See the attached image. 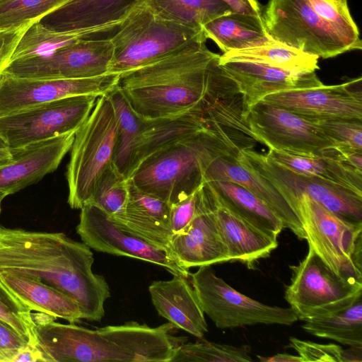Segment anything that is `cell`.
<instances>
[{"label": "cell", "mask_w": 362, "mask_h": 362, "mask_svg": "<svg viewBox=\"0 0 362 362\" xmlns=\"http://www.w3.org/2000/svg\"><path fill=\"white\" fill-rule=\"evenodd\" d=\"M93 253L63 233L0 226V272L38 280L74 300L83 319L100 322L110 297L105 279L92 270Z\"/></svg>", "instance_id": "1"}, {"label": "cell", "mask_w": 362, "mask_h": 362, "mask_svg": "<svg viewBox=\"0 0 362 362\" xmlns=\"http://www.w3.org/2000/svg\"><path fill=\"white\" fill-rule=\"evenodd\" d=\"M175 329L130 321L90 329L54 320L35 325V349L41 362H171L187 339Z\"/></svg>", "instance_id": "2"}, {"label": "cell", "mask_w": 362, "mask_h": 362, "mask_svg": "<svg viewBox=\"0 0 362 362\" xmlns=\"http://www.w3.org/2000/svg\"><path fill=\"white\" fill-rule=\"evenodd\" d=\"M219 55L206 43L193 45L119 74L116 86L141 119L176 116L199 106Z\"/></svg>", "instance_id": "3"}, {"label": "cell", "mask_w": 362, "mask_h": 362, "mask_svg": "<svg viewBox=\"0 0 362 362\" xmlns=\"http://www.w3.org/2000/svg\"><path fill=\"white\" fill-rule=\"evenodd\" d=\"M228 153L238 156L204 131L151 156L129 179L140 190L172 205L201 187L204 169L212 158Z\"/></svg>", "instance_id": "4"}, {"label": "cell", "mask_w": 362, "mask_h": 362, "mask_svg": "<svg viewBox=\"0 0 362 362\" xmlns=\"http://www.w3.org/2000/svg\"><path fill=\"white\" fill-rule=\"evenodd\" d=\"M110 39L113 55L108 73L118 74L206 41L202 28L165 18L146 2L122 21Z\"/></svg>", "instance_id": "5"}, {"label": "cell", "mask_w": 362, "mask_h": 362, "mask_svg": "<svg viewBox=\"0 0 362 362\" xmlns=\"http://www.w3.org/2000/svg\"><path fill=\"white\" fill-rule=\"evenodd\" d=\"M116 134L112 103L107 94L99 96L70 149L66 180L71 208L81 209L90 202L100 178L113 165Z\"/></svg>", "instance_id": "6"}, {"label": "cell", "mask_w": 362, "mask_h": 362, "mask_svg": "<svg viewBox=\"0 0 362 362\" xmlns=\"http://www.w3.org/2000/svg\"><path fill=\"white\" fill-rule=\"evenodd\" d=\"M308 247L336 274L362 281V223L344 220L306 194L291 199Z\"/></svg>", "instance_id": "7"}, {"label": "cell", "mask_w": 362, "mask_h": 362, "mask_svg": "<svg viewBox=\"0 0 362 362\" xmlns=\"http://www.w3.org/2000/svg\"><path fill=\"white\" fill-rule=\"evenodd\" d=\"M289 268L292 275L284 298L300 320L339 311L362 298L361 281L336 274L310 247Z\"/></svg>", "instance_id": "8"}, {"label": "cell", "mask_w": 362, "mask_h": 362, "mask_svg": "<svg viewBox=\"0 0 362 362\" xmlns=\"http://www.w3.org/2000/svg\"><path fill=\"white\" fill-rule=\"evenodd\" d=\"M201 307L219 329L258 324L291 325L298 320L291 308L264 304L237 291L217 276L211 265L189 273Z\"/></svg>", "instance_id": "9"}, {"label": "cell", "mask_w": 362, "mask_h": 362, "mask_svg": "<svg viewBox=\"0 0 362 362\" xmlns=\"http://www.w3.org/2000/svg\"><path fill=\"white\" fill-rule=\"evenodd\" d=\"M262 19L272 39L323 59L354 50L307 0H269Z\"/></svg>", "instance_id": "10"}, {"label": "cell", "mask_w": 362, "mask_h": 362, "mask_svg": "<svg viewBox=\"0 0 362 362\" xmlns=\"http://www.w3.org/2000/svg\"><path fill=\"white\" fill-rule=\"evenodd\" d=\"M237 160L270 181L288 204L291 199L306 194L339 217L362 223V194L317 177L293 172L253 149L240 152Z\"/></svg>", "instance_id": "11"}, {"label": "cell", "mask_w": 362, "mask_h": 362, "mask_svg": "<svg viewBox=\"0 0 362 362\" xmlns=\"http://www.w3.org/2000/svg\"><path fill=\"white\" fill-rule=\"evenodd\" d=\"M96 95L66 97L0 117V136L14 148L76 132L92 112Z\"/></svg>", "instance_id": "12"}, {"label": "cell", "mask_w": 362, "mask_h": 362, "mask_svg": "<svg viewBox=\"0 0 362 362\" xmlns=\"http://www.w3.org/2000/svg\"><path fill=\"white\" fill-rule=\"evenodd\" d=\"M220 57V55H219ZM211 64L200 107L205 131L237 154L253 149L258 142L247 120L248 108L235 82L219 64Z\"/></svg>", "instance_id": "13"}, {"label": "cell", "mask_w": 362, "mask_h": 362, "mask_svg": "<svg viewBox=\"0 0 362 362\" xmlns=\"http://www.w3.org/2000/svg\"><path fill=\"white\" fill-rule=\"evenodd\" d=\"M112 55L110 37L82 38L47 55L12 60L1 73L43 79L92 78L109 74Z\"/></svg>", "instance_id": "14"}, {"label": "cell", "mask_w": 362, "mask_h": 362, "mask_svg": "<svg viewBox=\"0 0 362 362\" xmlns=\"http://www.w3.org/2000/svg\"><path fill=\"white\" fill-rule=\"evenodd\" d=\"M76 233L83 243L95 251L151 262L173 275L189 276V270L168 250L122 228L111 216L93 204H86L81 209Z\"/></svg>", "instance_id": "15"}, {"label": "cell", "mask_w": 362, "mask_h": 362, "mask_svg": "<svg viewBox=\"0 0 362 362\" xmlns=\"http://www.w3.org/2000/svg\"><path fill=\"white\" fill-rule=\"evenodd\" d=\"M256 140L269 150L325 156L334 144L310 119L259 101L247 113Z\"/></svg>", "instance_id": "16"}, {"label": "cell", "mask_w": 362, "mask_h": 362, "mask_svg": "<svg viewBox=\"0 0 362 362\" xmlns=\"http://www.w3.org/2000/svg\"><path fill=\"white\" fill-rule=\"evenodd\" d=\"M118 74L74 79H43L0 74V117L63 98L107 94L117 86Z\"/></svg>", "instance_id": "17"}, {"label": "cell", "mask_w": 362, "mask_h": 362, "mask_svg": "<svg viewBox=\"0 0 362 362\" xmlns=\"http://www.w3.org/2000/svg\"><path fill=\"white\" fill-rule=\"evenodd\" d=\"M361 85V77H358L341 84L280 91L269 94L260 101L305 119L362 120Z\"/></svg>", "instance_id": "18"}, {"label": "cell", "mask_w": 362, "mask_h": 362, "mask_svg": "<svg viewBox=\"0 0 362 362\" xmlns=\"http://www.w3.org/2000/svg\"><path fill=\"white\" fill-rule=\"evenodd\" d=\"M146 0H68L42 17L45 27L61 33H108Z\"/></svg>", "instance_id": "19"}, {"label": "cell", "mask_w": 362, "mask_h": 362, "mask_svg": "<svg viewBox=\"0 0 362 362\" xmlns=\"http://www.w3.org/2000/svg\"><path fill=\"white\" fill-rule=\"evenodd\" d=\"M75 133L9 148L10 161L0 166V191L16 193L54 172L70 151Z\"/></svg>", "instance_id": "20"}, {"label": "cell", "mask_w": 362, "mask_h": 362, "mask_svg": "<svg viewBox=\"0 0 362 362\" xmlns=\"http://www.w3.org/2000/svg\"><path fill=\"white\" fill-rule=\"evenodd\" d=\"M200 187L194 218L183 231L173 235L168 247L177 261L189 270L192 267L230 262L214 214Z\"/></svg>", "instance_id": "21"}, {"label": "cell", "mask_w": 362, "mask_h": 362, "mask_svg": "<svg viewBox=\"0 0 362 362\" xmlns=\"http://www.w3.org/2000/svg\"><path fill=\"white\" fill-rule=\"evenodd\" d=\"M219 64L237 84L248 109L269 94L323 85L315 71L296 72L259 62L221 57Z\"/></svg>", "instance_id": "22"}, {"label": "cell", "mask_w": 362, "mask_h": 362, "mask_svg": "<svg viewBox=\"0 0 362 362\" xmlns=\"http://www.w3.org/2000/svg\"><path fill=\"white\" fill-rule=\"evenodd\" d=\"M200 189L214 214L230 262H240L250 268L259 259L269 257L278 247L277 238L229 211L206 182H203Z\"/></svg>", "instance_id": "23"}, {"label": "cell", "mask_w": 362, "mask_h": 362, "mask_svg": "<svg viewBox=\"0 0 362 362\" xmlns=\"http://www.w3.org/2000/svg\"><path fill=\"white\" fill-rule=\"evenodd\" d=\"M238 156L221 154L212 158L204 171V180H222L236 183L260 199L280 218L284 228L300 240L305 234L296 213L280 191L267 179L238 162Z\"/></svg>", "instance_id": "24"}, {"label": "cell", "mask_w": 362, "mask_h": 362, "mask_svg": "<svg viewBox=\"0 0 362 362\" xmlns=\"http://www.w3.org/2000/svg\"><path fill=\"white\" fill-rule=\"evenodd\" d=\"M148 291L160 316L176 329L204 338L208 325L189 276L173 275L170 280L154 281Z\"/></svg>", "instance_id": "25"}, {"label": "cell", "mask_w": 362, "mask_h": 362, "mask_svg": "<svg viewBox=\"0 0 362 362\" xmlns=\"http://www.w3.org/2000/svg\"><path fill=\"white\" fill-rule=\"evenodd\" d=\"M129 197L124 209L111 216L123 229L168 250L173 236L170 204L137 188L128 179Z\"/></svg>", "instance_id": "26"}, {"label": "cell", "mask_w": 362, "mask_h": 362, "mask_svg": "<svg viewBox=\"0 0 362 362\" xmlns=\"http://www.w3.org/2000/svg\"><path fill=\"white\" fill-rule=\"evenodd\" d=\"M204 131L200 105L176 116L141 119L132 151L128 179L151 156Z\"/></svg>", "instance_id": "27"}, {"label": "cell", "mask_w": 362, "mask_h": 362, "mask_svg": "<svg viewBox=\"0 0 362 362\" xmlns=\"http://www.w3.org/2000/svg\"><path fill=\"white\" fill-rule=\"evenodd\" d=\"M0 281L31 310L45 313L71 324L83 319L78 303L53 286L10 272H0Z\"/></svg>", "instance_id": "28"}, {"label": "cell", "mask_w": 362, "mask_h": 362, "mask_svg": "<svg viewBox=\"0 0 362 362\" xmlns=\"http://www.w3.org/2000/svg\"><path fill=\"white\" fill-rule=\"evenodd\" d=\"M206 37L214 41L223 53L262 45L272 38L262 17L232 11L202 26Z\"/></svg>", "instance_id": "29"}, {"label": "cell", "mask_w": 362, "mask_h": 362, "mask_svg": "<svg viewBox=\"0 0 362 362\" xmlns=\"http://www.w3.org/2000/svg\"><path fill=\"white\" fill-rule=\"evenodd\" d=\"M204 182L229 211L250 224L275 238L284 229L282 221L266 204L242 186L222 180Z\"/></svg>", "instance_id": "30"}, {"label": "cell", "mask_w": 362, "mask_h": 362, "mask_svg": "<svg viewBox=\"0 0 362 362\" xmlns=\"http://www.w3.org/2000/svg\"><path fill=\"white\" fill-rule=\"evenodd\" d=\"M268 157L297 173L323 179L362 194V173L331 156L293 154L269 150Z\"/></svg>", "instance_id": "31"}, {"label": "cell", "mask_w": 362, "mask_h": 362, "mask_svg": "<svg viewBox=\"0 0 362 362\" xmlns=\"http://www.w3.org/2000/svg\"><path fill=\"white\" fill-rule=\"evenodd\" d=\"M304 321L308 333L349 346H362V298L339 311Z\"/></svg>", "instance_id": "32"}, {"label": "cell", "mask_w": 362, "mask_h": 362, "mask_svg": "<svg viewBox=\"0 0 362 362\" xmlns=\"http://www.w3.org/2000/svg\"><path fill=\"white\" fill-rule=\"evenodd\" d=\"M226 59H244L296 72L319 69L318 57L304 53L273 39L255 47L223 53Z\"/></svg>", "instance_id": "33"}, {"label": "cell", "mask_w": 362, "mask_h": 362, "mask_svg": "<svg viewBox=\"0 0 362 362\" xmlns=\"http://www.w3.org/2000/svg\"><path fill=\"white\" fill-rule=\"evenodd\" d=\"M156 13L197 28L233 10L222 0H146Z\"/></svg>", "instance_id": "34"}, {"label": "cell", "mask_w": 362, "mask_h": 362, "mask_svg": "<svg viewBox=\"0 0 362 362\" xmlns=\"http://www.w3.org/2000/svg\"><path fill=\"white\" fill-rule=\"evenodd\" d=\"M107 95L112 103L117 117L113 165L128 179L132 151L141 128V119L132 111L117 86Z\"/></svg>", "instance_id": "35"}, {"label": "cell", "mask_w": 362, "mask_h": 362, "mask_svg": "<svg viewBox=\"0 0 362 362\" xmlns=\"http://www.w3.org/2000/svg\"><path fill=\"white\" fill-rule=\"evenodd\" d=\"M97 37L90 33L54 31L45 27L38 21L31 24L24 32L15 49L11 61L47 55L79 39Z\"/></svg>", "instance_id": "36"}, {"label": "cell", "mask_w": 362, "mask_h": 362, "mask_svg": "<svg viewBox=\"0 0 362 362\" xmlns=\"http://www.w3.org/2000/svg\"><path fill=\"white\" fill-rule=\"evenodd\" d=\"M250 347L218 344L206 340L182 343L171 362H251Z\"/></svg>", "instance_id": "37"}, {"label": "cell", "mask_w": 362, "mask_h": 362, "mask_svg": "<svg viewBox=\"0 0 362 362\" xmlns=\"http://www.w3.org/2000/svg\"><path fill=\"white\" fill-rule=\"evenodd\" d=\"M68 0H0V30L30 25Z\"/></svg>", "instance_id": "38"}, {"label": "cell", "mask_w": 362, "mask_h": 362, "mask_svg": "<svg viewBox=\"0 0 362 362\" xmlns=\"http://www.w3.org/2000/svg\"><path fill=\"white\" fill-rule=\"evenodd\" d=\"M316 14L347 40L354 50H361L362 42L347 0H307Z\"/></svg>", "instance_id": "39"}, {"label": "cell", "mask_w": 362, "mask_h": 362, "mask_svg": "<svg viewBox=\"0 0 362 362\" xmlns=\"http://www.w3.org/2000/svg\"><path fill=\"white\" fill-rule=\"evenodd\" d=\"M128 197V179L112 165L100 178L89 203L115 216L124 209Z\"/></svg>", "instance_id": "40"}, {"label": "cell", "mask_w": 362, "mask_h": 362, "mask_svg": "<svg viewBox=\"0 0 362 362\" xmlns=\"http://www.w3.org/2000/svg\"><path fill=\"white\" fill-rule=\"evenodd\" d=\"M31 311L0 281V320L35 347V324Z\"/></svg>", "instance_id": "41"}, {"label": "cell", "mask_w": 362, "mask_h": 362, "mask_svg": "<svg viewBox=\"0 0 362 362\" xmlns=\"http://www.w3.org/2000/svg\"><path fill=\"white\" fill-rule=\"evenodd\" d=\"M290 348L295 349L304 362H361L362 346H350L343 349L334 344H318L290 337Z\"/></svg>", "instance_id": "42"}, {"label": "cell", "mask_w": 362, "mask_h": 362, "mask_svg": "<svg viewBox=\"0 0 362 362\" xmlns=\"http://www.w3.org/2000/svg\"><path fill=\"white\" fill-rule=\"evenodd\" d=\"M311 120L334 144L362 151V120L346 118Z\"/></svg>", "instance_id": "43"}, {"label": "cell", "mask_w": 362, "mask_h": 362, "mask_svg": "<svg viewBox=\"0 0 362 362\" xmlns=\"http://www.w3.org/2000/svg\"><path fill=\"white\" fill-rule=\"evenodd\" d=\"M198 189L187 198L170 206V221L173 235L183 231L194 218Z\"/></svg>", "instance_id": "44"}, {"label": "cell", "mask_w": 362, "mask_h": 362, "mask_svg": "<svg viewBox=\"0 0 362 362\" xmlns=\"http://www.w3.org/2000/svg\"><path fill=\"white\" fill-rule=\"evenodd\" d=\"M30 346L28 341L0 320V362H13L19 351Z\"/></svg>", "instance_id": "45"}, {"label": "cell", "mask_w": 362, "mask_h": 362, "mask_svg": "<svg viewBox=\"0 0 362 362\" xmlns=\"http://www.w3.org/2000/svg\"><path fill=\"white\" fill-rule=\"evenodd\" d=\"M30 25L0 30V74L11 61L20 39Z\"/></svg>", "instance_id": "46"}, {"label": "cell", "mask_w": 362, "mask_h": 362, "mask_svg": "<svg viewBox=\"0 0 362 362\" xmlns=\"http://www.w3.org/2000/svg\"><path fill=\"white\" fill-rule=\"evenodd\" d=\"M235 12L262 17V9L257 0H222Z\"/></svg>", "instance_id": "47"}, {"label": "cell", "mask_w": 362, "mask_h": 362, "mask_svg": "<svg viewBox=\"0 0 362 362\" xmlns=\"http://www.w3.org/2000/svg\"><path fill=\"white\" fill-rule=\"evenodd\" d=\"M36 362L41 361L40 356L33 346H28L19 351L13 362Z\"/></svg>", "instance_id": "48"}, {"label": "cell", "mask_w": 362, "mask_h": 362, "mask_svg": "<svg viewBox=\"0 0 362 362\" xmlns=\"http://www.w3.org/2000/svg\"><path fill=\"white\" fill-rule=\"evenodd\" d=\"M262 362H304L303 358L300 356H293L289 354H277L272 356H257Z\"/></svg>", "instance_id": "49"}, {"label": "cell", "mask_w": 362, "mask_h": 362, "mask_svg": "<svg viewBox=\"0 0 362 362\" xmlns=\"http://www.w3.org/2000/svg\"><path fill=\"white\" fill-rule=\"evenodd\" d=\"M11 152L9 148L0 150V166L6 164L11 160Z\"/></svg>", "instance_id": "50"}, {"label": "cell", "mask_w": 362, "mask_h": 362, "mask_svg": "<svg viewBox=\"0 0 362 362\" xmlns=\"http://www.w3.org/2000/svg\"><path fill=\"white\" fill-rule=\"evenodd\" d=\"M8 149V146L3 138L0 136V150Z\"/></svg>", "instance_id": "51"}, {"label": "cell", "mask_w": 362, "mask_h": 362, "mask_svg": "<svg viewBox=\"0 0 362 362\" xmlns=\"http://www.w3.org/2000/svg\"><path fill=\"white\" fill-rule=\"evenodd\" d=\"M8 194L2 191H0V214L1 211V202L2 200L7 196Z\"/></svg>", "instance_id": "52"}, {"label": "cell", "mask_w": 362, "mask_h": 362, "mask_svg": "<svg viewBox=\"0 0 362 362\" xmlns=\"http://www.w3.org/2000/svg\"></svg>", "instance_id": "53"}]
</instances>
